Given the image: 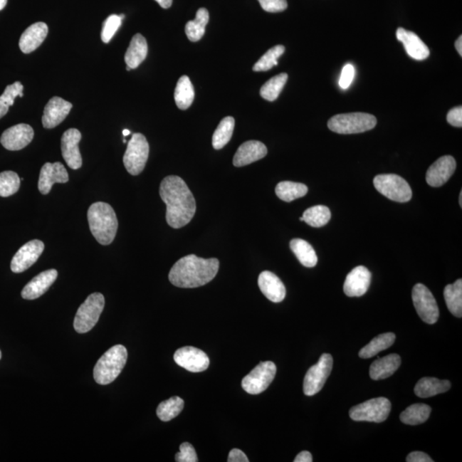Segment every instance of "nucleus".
Instances as JSON below:
<instances>
[{"label": "nucleus", "instance_id": "37998d69", "mask_svg": "<svg viewBox=\"0 0 462 462\" xmlns=\"http://www.w3.org/2000/svg\"><path fill=\"white\" fill-rule=\"evenodd\" d=\"M122 24V19L120 16L111 15L109 16L103 23V31H101V40L104 43H109L112 39L113 36L120 28Z\"/></svg>", "mask_w": 462, "mask_h": 462}, {"label": "nucleus", "instance_id": "1a4fd4ad", "mask_svg": "<svg viewBox=\"0 0 462 462\" xmlns=\"http://www.w3.org/2000/svg\"><path fill=\"white\" fill-rule=\"evenodd\" d=\"M149 155V144L141 133H135L127 146L124 156L125 167L131 175L137 176L143 172Z\"/></svg>", "mask_w": 462, "mask_h": 462}, {"label": "nucleus", "instance_id": "423d86ee", "mask_svg": "<svg viewBox=\"0 0 462 462\" xmlns=\"http://www.w3.org/2000/svg\"><path fill=\"white\" fill-rule=\"evenodd\" d=\"M105 307L103 294L94 293L80 305L74 320V328L80 334L87 333L98 323Z\"/></svg>", "mask_w": 462, "mask_h": 462}, {"label": "nucleus", "instance_id": "4468645a", "mask_svg": "<svg viewBox=\"0 0 462 462\" xmlns=\"http://www.w3.org/2000/svg\"><path fill=\"white\" fill-rule=\"evenodd\" d=\"M45 245L40 240H33L24 244L12 258L11 269L15 273H23L38 261L44 251Z\"/></svg>", "mask_w": 462, "mask_h": 462}, {"label": "nucleus", "instance_id": "c9c22d12", "mask_svg": "<svg viewBox=\"0 0 462 462\" xmlns=\"http://www.w3.org/2000/svg\"><path fill=\"white\" fill-rule=\"evenodd\" d=\"M235 128V120L232 117H224L216 129L213 137L214 149H222L231 141Z\"/></svg>", "mask_w": 462, "mask_h": 462}, {"label": "nucleus", "instance_id": "f8f14e48", "mask_svg": "<svg viewBox=\"0 0 462 462\" xmlns=\"http://www.w3.org/2000/svg\"><path fill=\"white\" fill-rule=\"evenodd\" d=\"M412 298L414 308L421 319L426 324H435L439 317V309L429 289L422 283H417L414 287Z\"/></svg>", "mask_w": 462, "mask_h": 462}, {"label": "nucleus", "instance_id": "5fc2aeb1", "mask_svg": "<svg viewBox=\"0 0 462 462\" xmlns=\"http://www.w3.org/2000/svg\"><path fill=\"white\" fill-rule=\"evenodd\" d=\"M7 0H0V11H2L6 7Z\"/></svg>", "mask_w": 462, "mask_h": 462}, {"label": "nucleus", "instance_id": "393cba45", "mask_svg": "<svg viewBox=\"0 0 462 462\" xmlns=\"http://www.w3.org/2000/svg\"><path fill=\"white\" fill-rule=\"evenodd\" d=\"M48 33V27L45 23H36L23 33L19 41V48L23 53H31L43 43Z\"/></svg>", "mask_w": 462, "mask_h": 462}, {"label": "nucleus", "instance_id": "c85d7f7f", "mask_svg": "<svg viewBox=\"0 0 462 462\" xmlns=\"http://www.w3.org/2000/svg\"><path fill=\"white\" fill-rule=\"evenodd\" d=\"M396 335L392 332L384 333L374 337L362 347L359 352V356L362 359H369L380 353L381 351L389 349L395 342Z\"/></svg>", "mask_w": 462, "mask_h": 462}, {"label": "nucleus", "instance_id": "a18cd8bd", "mask_svg": "<svg viewBox=\"0 0 462 462\" xmlns=\"http://www.w3.org/2000/svg\"><path fill=\"white\" fill-rule=\"evenodd\" d=\"M262 9L271 14H278L288 8L287 0H258Z\"/></svg>", "mask_w": 462, "mask_h": 462}, {"label": "nucleus", "instance_id": "aec40b11", "mask_svg": "<svg viewBox=\"0 0 462 462\" xmlns=\"http://www.w3.org/2000/svg\"><path fill=\"white\" fill-rule=\"evenodd\" d=\"M72 107L73 105L68 101L59 97H53L46 105L43 117H42V125L46 129L55 128L69 115Z\"/></svg>", "mask_w": 462, "mask_h": 462}, {"label": "nucleus", "instance_id": "4c0bfd02", "mask_svg": "<svg viewBox=\"0 0 462 462\" xmlns=\"http://www.w3.org/2000/svg\"><path fill=\"white\" fill-rule=\"evenodd\" d=\"M303 218L308 226L320 228L329 223L332 214L327 206L320 205L305 211Z\"/></svg>", "mask_w": 462, "mask_h": 462}, {"label": "nucleus", "instance_id": "603ef678", "mask_svg": "<svg viewBox=\"0 0 462 462\" xmlns=\"http://www.w3.org/2000/svg\"><path fill=\"white\" fill-rule=\"evenodd\" d=\"M155 1L164 9H168L172 6L173 0H155Z\"/></svg>", "mask_w": 462, "mask_h": 462}, {"label": "nucleus", "instance_id": "6e6552de", "mask_svg": "<svg viewBox=\"0 0 462 462\" xmlns=\"http://www.w3.org/2000/svg\"><path fill=\"white\" fill-rule=\"evenodd\" d=\"M391 410L392 404L387 398H374L353 406L350 417L355 421L381 423L387 421Z\"/></svg>", "mask_w": 462, "mask_h": 462}, {"label": "nucleus", "instance_id": "b1692460", "mask_svg": "<svg viewBox=\"0 0 462 462\" xmlns=\"http://www.w3.org/2000/svg\"><path fill=\"white\" fill-rule=\"evenodd\" d=\"M267 154V147L265 144L258 141H248L241 144L233 159L236 167H245L256 162Z\"/></svg>", "mask_w": 462, "mask_h": 462}, {"label": "nucleus", "instance_id": "7c9ffc66", "mask_svg": "<svg viewBox=\"0 0 462 462\" xmlns=\"http://www.w3.org/2000/svg\"><path fill=\"white\" fill-rule=\"evenodd\" d=\"M209 22V12L206 8H201L197 11L196 18L186 24L185 33L188 39L192 42H197L205 35L206 26Z\"/></svg>", "mask_w": 462, "mask_h": 462}, {"label": "nucleus", "instance_id": "052dcab7", "mask_svg": "<svg viewBox=\"0 0 462 462\" xmlns=\"http://www.w3.org/2000/svg\"><path fill=\"white\" fill-rule=\"evenodd\" d=\"M1 357H2V354H1V351H0V359H1Z\"/></svg>", "mask_w": 462, "mask_h": 462}, {"label": "nucleus", "instance_id": "f257e3e1", "mask_svg": "<svg viewBox=\"0 0 462 462\" xmlns=\"http://www.w3.org/2000/svg\"><path fill=\"white\" fill-rule=\"evenodd\" d=\"M159 194L167 205V221L169 226L180 229L191 221L196 202L186 182L177 176H169L161 182Z\"/></svg>", "mask_w": 462, "mask_h": 462}, {"label": "nucleus", "instance_id": "20e7f679", "mask_svg": "<svg viewBox=\"0 0 462 462\" xmlns=\"http://www.w3.org/2000/svg\"><path fill=\"white\" fill-rule=\"evenodd\" d=\"M128 352L125 346H113L101 356L94 369L96 383L107 385L113 382L125 367Z\"/></svg>", "mask_w": 462, "mask_h": 462}, {"label": "nucleus", "instance_id": "49530a36", "mask_svg": "<svg viewBox=\"0 0 462 462\" xmlns=\"http://www.w3.org/2000/svg\"><path fill=\"white\" fill-rule=\"evenodd\" d=\"M355 67L350 63H347L342 70L341 78L339 80V85L341 88L347 89L350 88L352 82L355 78Z\"/></svg>", "mask_w": 462, "mask_h": 462}, {"label": "nucleus", "instance_id": "680f3d73", "mask_svg": "<svg viewBox=\"0 0 462 462\" xmlns=\"http://www.w3.org/2000/svg\"><path fill=\"white\" fill-rule=\"evenodd\" d=\"M300 221H303V222H304V219H303V217H302V218H300Z\"/></svg>", "mask_w": 462, "mask_h": 462}, {"label": "nucleus", "instance_id": "dca6fc26", "mask_svg": "<svg viewBox=\"0 0 462 462\" xmlns=\"http://www.w3.org/2000/svg\"><path fill=\"white\" fill-rule=\"evenodd\" d=\"M456 169V159L452 156L441 157L428 169L426 177L427 184L431 187H441L446 184L455 172Z\"/></svg>", "mask_w": 462, "mask_h": 462}, {"label": "nucleus", "instance_id": "2f4dec72", "mask_svg": "<svg viewBox=\"0 0 462 462\" xmlns=\"http://www.w3.org/2000/svg\"><path fill=\"white\" fill-rule=\"evenodd\" d=\"M445 302L449 312L457 317H462V280L458 279L453 285L445 287L443 291Z\"/></svg>", "mask_w": 462, "mask_h": 462}, {"label": "nucleus", "instance_id": "ddd939ff", "mask_svg": "<svg viewBox=\"0 0 462 462\" xmlns=\"http://www.w3.org/2000/svg\"><path fill=\"white\" fill-rule=\"evenodd\" d=\"M174 360L178 366L191 372H204L210 364L209 356L204 351L190 346L177 350Z\"/></svg>", "mask_w": 462, "mask_h": 462}, {"label": "nucleus", "instance_id": "5701e85b", "mask_svg": "<svg viewBox=\"0 0 462 462\" xmlns=\"http://www.w3.org/2000/svg\"><path fill=\"white\" fill-rule=\"evenodd\" d=\"M397 40L404 46L406 53L415 61H425L430 55V50L421 38L412 31L399 28L397 31Z\"/></svg>", "mask_w": 462, "mask_h": 462}, {"label": "nucleus", "instance_id": "7ed1b4c3", "mask_svg": "<svg viewBox=\"0 0 462 462\" xmlns=\"http://www.w3.org/2000/svg\"><path fill=\"white\" fill-rule=\"evenodd\" d=\"M89 228L101 245L112 243L117 235L118 222L115 211L105 202H95L88 211Z\"/></svg>", "mask_w": 462, "mask_h": 462}, {"label": "nucleus", "instance_id": "c756f323", "mask_svg": "<svg viewBox=\"0 0 462 462\" xmlns=\"http://www.w3.org/2000/svg\"><path fill=\"white\" fill-rule=\"evenodd\" d=\"M174 97L178 108L187 110L191 107L194 100V88L189 76L182 75L178 80Z\"/></svg>", "mask_w": 462, "mask_h": 462}, {"label": "nucleus", "instance_id": "13d9d810", "mask_svg": "<svg viewBox=\"0 0 462 462\" xmlns=\"http://www.w3.org/2000/svg\"><path fill=\"white\" fill-rule=\"evenodd\" d=\"M120 18H121L122 20L124 19H125V15L124 14L120 15Z\"/></svg>", "mask_w": 462, "mask_h": 462}, {"label": "nucleus", "instance_id": "3c124183", "mask_svg": "<svg viewBox=\"0 0 462 462\" xmlns=\"http://www.w3.org/2000/svg\"><path fill=\"white\" fill-rule=\"evenodd\" d=\"M294 461L295 462H312L313 456L310 452L303 451L298 453V456H296Z\"/></svg>", "mask_w": 462, "mask_h": 462}, {"label": "nucleus", "instance_id": "8fccbe9b", "mask_svg": "<svg viewBox=\"0 0 462 462\" xmlns=\"http://www.w3.org/2000/svg\"><path fill=\"white\" fill-rule=\"evenodd\" d=\"M229 462H248L247 456L238 448H233L229 453Z\"/></svg>", "mask_w": 462, "mask_h": 462}, {"label": "nucleus", "instance_id": "a19ab883", "mask_svg": "<svg viewBox=\"0 0 462 462\" xmlns=\"http://www.w3.org/2000/svg\"><path fill=\"white\" fill-rule=\"evenodd\" d=\"M285 52V46L282 45L274 46V48L267 51V52L263 55L260 58V61L253 65V70L256 72L270 70L273 66L278 65V58H280Z\"/></svg>", "mask_w": 462, "mask_h": 462}, {"label": "nucleus", "instance_id": "412c9836", "mask_svg": "<svg viewBox=\"0 0 462 462\" xmlns=\"http://www.w3.org/2000/svg\"><path fill=\"white\" fill-rule=\"evenodd\" d=\"M258 285L263 295L271 302L278 303L285 300L286 296L285 286L280 279L271 271H263L258 275Z\"/></svg>", "mask_w": 462, "mask_h": 462}, {"label": "nucleus", "instance_id": "c03bdc74", "mask_svg": "<svg viewBox=\"0 0 462 462\" xmlns=\"http://www.w3.org/2000/svg\"><path fill=\"white\" fill-rule=\"evenodd\" d=\"M177 462H198L197 453L192 444L184 443L181 444L180 452L175 456Z\"/></svg>", "mask_w": 462, "mask_h": 462}, {"label": "nucleus", "instance_id": "6ab92c4d", "mask_svg": "<svg viewBox=\"0 0 462 462\" xmlns=\"http://www.w3.org/2000/svg\"><path fill=\"white\" fill-rule=\"evenodd\" d=\"M68 181L69 174L62 163H46L41 169L38 187L42 194H48L55 184H65Z\"/></svg>", "mask_w": 462, "mask_h": 462}, {"label": "nucleus", "instance_id": "a878e982", "mask_svg": "<svg viewBox=\"0 0 462 462\" xmlns=\"http://www.w3.org/2000/svg\"><path fill=\"white\" fill-rule=\"evenodd\" d=\"M401 364L399 355L392 354L384 358H379L371 364L369 374L374 380H381L389 378L398 370Z\"/></svg>", "mask_w": 462, "mask_h": 462}, {"label": "nucleus", "instance_id": "2eb2a0df", "mask_svg": "<svg viewBox=\"0 0 462 462\" xmlns=\"http://www.w3.org/2000/svg\"><path fill=\"white\" fill-rule=\"evenodd\" d=\"M31 126L20 124L7 129L0 138V142L7 150L19 151L27 147L33 138Z\"/></svg>", "mask_w": 462, "mask_h": 462}, {"label": "nucleus", "instance_id": "a211bd4d", "mask_svg": "<svg viewBox=\"0 0 462 462\" xmlns=\"http://www.w3.org/2000/svg\"><path fill=\"white\" fill-rule=\"evenodd\" d=\"M372 274L367 267H355L347 274L343 290L350 298H359L367 293L371 285Z\"/></svg>", "mask_w": 462, "mask_h": 462}, {"label": "nucleus", "instance_id": "79ce46f5", "mask_svg": "<svg viewBox=\"0 0 462 462\" xmlns=\"http://www.w3.org/2000/svg\"><path fill=\"white\" fill-rule=\"evenodd\" d=\"M21 179L18 174L7 171L0 173V196L9 197L19 191Z\"/></svg>", "mask_w": 462, "mask_h": 462}, {"label": "nucleus", "instance_id": "0eeeda50", "mask_svg": "<svg viewBox=\"0 0 462 462\" xmlns=\"http://www.w3.org/2000/svg\"><path fill=\"white\" fill-rule=\"evenodd\" d=\"M374 184L380 194L393 201L405 203L412 199V189L408 182L396 174H383V175L376 176Z\"/></svg>", "mask_w": 462, "mask_h": 462}, {"label": "nucleus", "instance_id": "864d4df0", "mask_svg": "<svg viewBox=\"0 0 462 462\" xmlns=\"http://www.w3.org/2000/svg\"><path fill=\"white\" fill-rule=\"evenodd\" d=\"M455 46L458 53L460 54V56H462V36H461L459 38H458L457 41H456Z\"/></svg>", "mask_w": 462, "mask_h": 462}, {"label": "nucleus", "instance_id": "de8ad7c7", "mask_svg": "<svg viewBox=\"0 0 462 462\" xmlns=\"http://www.w3.org/2000/svg\"><path fill=\"white\" fill-rule=\"evenodd\" d=\"M447 121L449 125L461 128L462 126V107H457L451 110L447 115Z\"/></svg>", "mask_w": 462, "mask_h": 462}, {"label": "nucleus", "instance_id": "f3484780", "mask_svg": "<svg viewBox=\"0 0 462 462\" xmlns=\"http://www.w3.org/2000/svg\"><path fill=\"white\" fill-rule=\"evenodd\" d=\"M82 134L76 129H70L63 133L61 139V150L63 159L68 167L73 169L82 167L83 159L80 154L79 142Z\"/></svg>", "mask_w": 462, "mask_h": 462}, {"label": "nucleus", "instance_id": "bb28decb", "mask_svg": "<svg viewBox=\"0 0 462 462\" xmlns=\"http://www.w3.org/2000/svg\"><path fill=\"white\" fill-rule=\"evenodd\" d=\"M147 52L148 46L145 38L141 33H137L131 40L125 53V61L127 66L131 70L137 69L145 61Z\"/></svg>", "mask_w": 462, "mask_h": 462}, {"label": "nucleus", "instance_id": "473e14b6", "mask_svg": "<svg viewBox=\"0 0 462 462\" xmlns=\"http://www.w3.org/2000/svg\"><path fill=\"white\" fill-rule=\"evenodd\" d=\"M290 248L303 266L312 268L317 265V257L315 250L307 241L293 239L290 241Z\"/></svg>", "mask_w": 462, "mask_h": 462}, {"label": "nucleus", "instance_id": "58836bf2", "mask_svg": "<svg viewBox=\"0 0 462 462\" xmlns=\"http://www.w3.org/2000/svg\"><path fill=\"white\" fill-rule=\"evenodd\" d=\"M288 74L282 73L271 78L268 82L263 85L261 88V96L263 99L268 101H275L281 94L283 88H285L288 80Z\"/></svg>", "mask_w": 462, "mask_h": 462}, {"label": "nucleus", "instance_id": "39448f33", "mask_svg": "<svg viewBox=\"0 0 462 462\" xmlns=\"http://www.w3.org/2000/svg\"><path fill=\"white\" fill-rule=\"evenodd\" d=\"M377 118L371 114L352 112L338 114L328 121V128L335 133L352 135L374 129Z\"/></svg>", "mask_w": 462, "mask_h": 462}, {"label": "nucleus", "instance_id": "cd10ccee", "mask_svg": "<svg viewBox=\"0 0 462 462\" xmlns=\"http://www.w3.org/2000/svg\"><path fill=\"white\" fill-rule=\"evenodd\" d=\"M451 387V383L448 380L425 377L415 385L414 393L419 397L428 398L447 392Z\"/></svg>", "mask_w": 462, "mask_h": 462}, {"label": "nucleus", "instance_id": "72a5a7b5", "mask_svg": "<svg viewBox=\"0 0 462 462\" xmlns=\"http://www.w3.org/2000/svg\"><path fill=\"white\" fill-rule=\"evenodd\" d=\"M275 194L280 200L291 202L296 199L302 198L308 192V188L303 184L294 182H281L275 189Z\"/></svg>", "mask_w": 462, "mask_h": 462}, {"label": "nucleus", "instance_id": "bf43d9fd", "mask_svg": "<svg viewBox=\"0 0 462 462\" xmlns=\"http://www.w3.org/2000/svg\"><path fill=\"white\" fill-rule=\"evenodd\" d=\"M126 70H128V71H130L131 69H130V67L127 66Z\"/></svg>", "mask_w": 462, "mask_h": 462}, {"label": "nucleus", "instance_id": "09e8293b", "mask_svg": "<svg viewBox=\"0 0 462 462\" xmlns=\"http://www.w3.org/2000/svg\"><path fill=\"white\" fill-rule=\"evenodd\" d=\"M406 462H434L431 458L426 455V453L421 451H414L410 453L406 459Z\"/></svg>", "mask_w": 462, "mask_h": 462}, {"label": "nucleus", "instance_id": "ea45409f", "mask_svg": "<svg viewBox=\"0 0 462 462\" xmlns=\"http://www.w3.org/2000/svg\"><path fill=\"white\" fill-rule=\"evenodd\" d=\"M23 96V86L20 82L8 85L5 92L0 96V120L6 115L9 107L14 105L16 97Z\"/></svg>", "mask_w": 462, "mask_h": 462}, {"label": "nucleus", "instance_id": "4d7b16f0", "mask_svg": "<svg viewBox=\"0 0 462 462\" xmlns=\"http://www.w3.org/2000/svg\"><path fill=\"white\" fill-rule=\"evenodd\" d=\"M459 203H460V206H462V191H461L460 194V199H459Z\"/></svg>", "mask_w": 462, "mask_h": 462}, {"label": "nucleus", "instance_id": "f03ea898", "mask_svg": "<svg viewBox=\"0 0 462 462\" xmlns=\"http://www.w3.org/2000/svg\"><path fill=\"white\" fill-rule=\"evenodd\" d=\"M218 258H203L190 254L182 257L172 266L169 273L173 285L184 289H193L210 283L218 274Z\"/></svg>", "mask_w": 462, "mask_h": 462}, {"label": "nucleus", "instance_id": "9d476101", "mask_svg": "<svg viewBox=\"0 0 462 462\" xmlns=\"http://www.w3.org/2000/svg\"><path fill=\"white\" fill-rule=\"evenodd\" d=\"M333 367V358L329 354L320 356L319 362L309 368L303 383L305 395L312 397L319 393L328 379Z\"/></svg>", "mask_w": 462, "mask_h": 462}, {"label": "nucleus", "instance_id": "e433bc0d", "mask_svg": "<svg viewBox=\"0 0 462 462\" xmlns=\"http://www.w3.org/2000/svg\"><path fill=\"white\" fill-rule=\"evenodd\" d=\"M184 408V400L179 397H173L167 401L161 402L158 409H157V415H158L160 421L167 422L176 418Z\"/></svg>", "mask_w": 462, "mask_h": 462}, {"label": "nucleus", "instance_id": "4be33fe9", "mask_svg": "<svg viewBox=\"0 0 462 462\" xmlns=\"http://www.w3.org/2000/svg\"><path fill=\"white\" fill-rule=\"evenodd\" d=\"M58 278V271L50 269L37 275L22 291V298L25 300H36L44 295Z\"/></svg>", "mask_w": 462, "mask_h": 462}, {"label": "nucleus", "instance_id": "9b49d317", "mask_svg": "<svg viewBox=\"0 0 462 462\" xmlns=\"http://www.w3.org/2000/svg\"><path fill=\"white\" fill-rule=\"evenodd\" d=\"M275 372L277 367L273 362H261L249 374L244 377L241 387L246 392L251 395H258L269 387L275 378Z\"/></svg>", "mask_w": 462, "mask_h": 462}, {"label": "nucleus", "instance_id": "f704fd0d", "mask_svg": "<svg viewBox=\"0 0 462 462\" xmlns=\"http://www.w3.org/2000/svg\"><path fill=\"white\" fill-rule=\"evenodd\" d=\"M431 409L430 406L423 404L411 405L400 415V419L406 425L417 426L425 423L430 417Z\"/></svg>", "mask_w": 462, "mask_h": 462}, {"label": "nucleus", "instance_id": "6e6d98bb", "mask_svg": "<svg viewBox=\"0 0 462 462\" xmlns=\"http://www.w3.org/2000/svg\"><path fill=\"white\" fill-rule=\"evenodd\" d=\"M122 135H124V137H128V135H130V131L129 130H122Z\"/></svg>", "mask_w": 462, "mask_h": 462}]
</instances>
